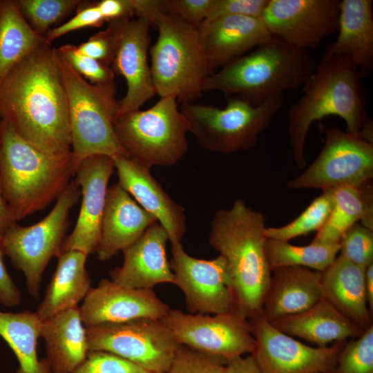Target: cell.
<instances>
[{
	"label": "cell",
	"mask_w": 373,
	"mask_h": 373,
	"mask_svg": "<svg viewBox=\"0 0 373 373\" xmlns=\"http://www.w3.org/2000/svg\"><path fill=\"white\" fill-rule=\"evenodd\" d=\"M150 373H155V372H150Z\"/></svg>",
	"instance_id": "obj_50"
},
{
	"label": "cell",
	"mask_w": 373,
	"mask_h": 373,
	"mask_svg": "<svg viewBox=\"0 0 373 373\" xmlns=\"http://www.w3.org/2000/svg\"><path fill=\"white\" fill-rule=\"evenodd\" d=\"M211 0H163L165 10L198 28L206 19Z\"/></svg>",
	"instance_id": "obj_44"
},
{
	"label": "cell",
	"mask_w": 373,
	"mask_h": 373,
	"mask_svg": "<svg viewBox=\"0 0 373 373\" xmlns=\"http://www.w3.org/2000/svg\"><path fill=\"white\" fill-rule=\"evenodd\" d=\"M362 76L348 59L323 55L304 83L303 94L287 111L293 159L300 169L307 165L305 147L312 124L325 117L344 119L347 133L359 136L370 119Z\"/></svg>",
	"instance_id": "obj_3"
},
{
	"label": "cell",
	"mask_w": 373,
	"mask_h": 373,
	"mask_svg": "<svg viewBox=\"0 0 373 373\" xmlns=\"http://www.w3.org/2000/svg\"><path fill=\"white\" fill-rule=\"evenodd\" d=\"M45 43L24 19L14 0H0V83L30 52Z\"/></svg>",
	"instance_id": "obj_32"
},
{
	"label": "cell",
	"mask_w": 373,
	"mask_h": 373,
	"mask_svg": "<svg viewBox=\"0 0 373 373\" xmlns=\"http://www.w3.org/2000/svg\"><path fill=\"white\" fill-rule=\"evenodd\" d=\"M202 48L214 73L272 39L261 18L223 16L204 20L198 28Z\"/></svg>",
	"instance_id": "obj_22"
},
{
	"label": "cell",
	"mask_w": 373,
	"mask_h": 373,
	"mask_svg": "<svg viewBox=\"0 0 373 373\" xmlns=\"http://www.w3.org/2000/svg\"><path fill=\"white\" fill-rule=\"evenodd\" d=\"M161 321L180 345L227 362L251 354L255 347L250 321L235 312L188 314L170 309Z\"/></svg>",
	"instance_id": "obj_13"
},
{
	"label": "cell",
	"mask_w": 373,
	"mask_h": 373,
	"mask_svg": "<svg viewBox=\"0 0 373 373\" xmlns=\"http://www.w3.org/2000/svg\"><path fill=\"white\" fill-rule=\"evenodd\" d=\"M85 254L70 250L57 258L56 269L36 314L41 321L78 306L91 288Z\"/></svg>",
	"instance_id": "obj_29"
},
{
	"label": "cell",
	"mask_w": 373,
	"mask_h": 373,
	"mask_svg": "<svg viewBox=\"0 0 373 373\" xmlns=\"http://www.w3.org/2000/svg\"><path fill=\"white\" fill-rule=\"evenodd\" d=\"M115 46V30L109 23L105 30L91 36L87 41L77 46V48L82 54L111 66Z\"/></svg>",
	"instance_id": "obj_43"
},
{
	"label": "cell",
	"mask_w": 373,
	"mask_h": 373,
	"mask_svg": "<svg viewBox=\"0 0 373 373\" xmlns=\"http://www.w3.org/2000/svg\"><path fill=\"white\" fill-rule=\"evenodd\" d=\"M339 251V243L311 242L297 246L270 238L265 242V254L271 270L282 267H303L323 271L334 262Z\"/></svg>",
	"instance_id": "obj_33"
},
{
	"label": "cell",
	"mask_w": 373,
	"mask_h": 373,
	"mask_svg": "<svg viewBox=\"0 0 373 373\" xmlns=\"http://www.w3.org/2000/svg\"><path fill=\"white\" fill-rule=\"evenodd\" d=\"M340 256L358 266L366 268L373 263V230L354 224L342 236Z\"/></svg>",
	"instance_id": "obj_38"
},
{
	"label": "cell",
	"mask_w": 373,
	"mask_h": 373,
	"mask_svg": "<svg viewBox=\"0 0 373 373\" xmlns=\"http://www.w3.org/2000/svg\"><path fill=\"white\" fill-rule=\"evenodd\" d=\"M373 1H340L338 35L323 54L350 61L362 77L373 69Z\"/></svg>",
	"instance_id": "obj_25"
},
{
	"label": "cell",
	"mask_w": 373,
	"mask_h": 373,
	"mask_svg": "<svg viewBox=\"0 0 373 373\" xmlns=\"http://www.w3.org/2000/svg\"><path fill=\"white\" fill-rule=\"evenodd\" d=\"M265 217L241 199L214 215L210 245L226 260L235 313L247 319L262 314L271 269L265 254Z\"/></svg>",
	"instance_id": "obj_2"
},
{
	"label": "cell",
	"mask_w": 373,
	"mask_h": 373,
	"mask_svg": "<svg viewBox=\"0 0 373 373\" xmlns=\"http://www.w3.org/2000/svg\"><path fill=\"white\" fill-rule=\"evenodd\" d=\"M118 183L164 228L171 244L181 242L186 232L184 209L152 176L150 168L125 155L113 157Z\"/></svg>",
	"instance_id": "obj_20"
},
{
	"label": "cell",
	"mask_w": 373,
	"mask_h": 373,
	"mask_svg": "<svg viewBox=\"0 0 373 373\" xmlns=\"http://www.w3.org/2000/svg\"><path fill=\"white\" fill-rule=\"evenodd\" d=\"M169 236L156 222L133 243L122 251L124 262L112 269L111 280L134 289H150L161 283L175 284V276L166 253Z\"/></svg>",
	"instance_id": "obj_21"
},
{
	"label": "cell",
	"mask_w": 373,
	"mask_h": 373,
	"mask_svg": "<svg viewBox=\"0 0 373 373\" xmlns=\"http://www.w3.org/2000/svg\"><path fill=\"white\" fill-rule=\"evenodd\" d=\"M334 204L333 189H323L322 193L296 218L280 227L265 228L267 238L289 241L294 238L318 231L327 222Z\"/></svg>",
	"instance_id": "obj_34"
},
{
	"label": "cell",
	"mask_w": 373,
	"mask_h": 373,
	"mask_svg": "<svg viewBox=\"0 0 373 373\" xmlns=\"http://www.w3.org/2000/svg\"><path fill=\"white\" fill-rule=\"evenodd\" d=\"M13 222H15V221L12 220V216L10 213V211L5 203V201L1 194V188H0V236H1Z\"/></svg>",
	"instance_id": "obj_48"
},
{
	"label": "cell",
	"mask_w": 373,
	"mask_h": 373,
	"mask_svg": "<svg viewBox=\"0 0 373 373\" xmlns=\"http://www.w3.org/2000/svg\"><path fill=\"white\" fill-rule=\"evenodd\" d=\"M279 331L316 345L356 338L364 329L342 314L324 297L310 308L270 323Z\"/></svg>",
	"instance_id": "obj_26"
},
{
	"label": "cell",
	"mask_w": 373,
	"mask_h": 373,
	"mask_svg": "<svg viewBox=\"0 0 373 373\" xmlns=\"http://www.w3.org/2000/svg\"><path fill=\"white\" fill-rule=\"evenodd\" d=\"M324 145L316 160L290 180L291 189L359 186L373 177V144L337 127L324 128Z\"/></svg>",
	"instance_id": "obj_12"
},
{
	"label": "cell",
	"mask_w": 373,
	"mask_h": 373,
	"mask_svg": "<svg viewBox=\"0 0 373 373\" xmlns=\"http://www.w3.org/2000/svg\"><path fill=\"white\" fill-rule=\"evenodd\" d=\"M332 373H373V325L345 343Z\"/></svg>",
	"instance_id": "obj_36"
},
{
	"label": "cell",
	"mask_w": 373,
	"mask_h": 373,
	"mask_svg": "<svg viewBox=\"0 0 373 373\" xmlns=\"http://www.w3.org/2000/svg\"><path fill=\"white\" fill-rule=\"evenodd\" d=\"M81 195L72 180L48 213L39 222L23 227L13 222L1 236L5 254L26 278L28 291L38 299L44 272L52 257L58 258L69 225V213Z\"/></svg>",
	"instance_id": "obj_10"
},
{
	"label": "cell",
	"mask_w": 373,
	"mask_h": 373,
	"mask_svg": "<svg viewBox=\"0 0 373 373\" xmlns=\"http://www.w3.org/2000/svg\"><path fill=\"white\" fill-rule=\"evenodd\" d=\"M72 153L50 154L0 120V188L12 220L18 222L57 200L75 175Z\"/></svg>",
	"instance_id": "obj_4"
},
{
	"label": "cell",
	"mask_w": 373,
	"mask_h": 373,
	"mask_svg": "<svg viewBox=\"0 0 373 373\" xmlns=\"http://www.w3.org/2000/svg\"><path fill=\"white\" fill-rule=\"evenodd\" d=\"M316 64L309 50L272 38L209 75L202 91H220L257 106L274 94L302 87Z\"/></svg>",
	"instance_id": "obj_6"
},
{
	"label": "cell",
	"mask_w": 373,
	"mask_h": 373,
	"mask_svg": "<svg viewBox=\"0 0 373 373\" xmlns=\"http://www.w3.org/2000/svg\"><path fill=\"white\" fill-rule=\"evenodd\" d=\"M86 330L89 351L115 354L155 373L167 372L181 345L158 319L101 324Z\"/></svg>",
	"instance_id": "obj_11"
},
{
	"label": "cell",
	"mask_w": 373,
	"mask_h": 373,
	"mask_svg": "<svg viewBox=\"0 0 373 373\" xmlns=\"http://www.w3.org/2000/svg\"><path fill=\"white\" fill-rule=\"evenodd\" d=\"M223 373H261L254 356H238L227 362Z\"/></svg>",
	"instance_id": "obj_47"
},
{
	"label": "cell",
	"mask_w": 373,
	"mask_h": 373,
	"mask_svg": "<svg viewBox=\"0 0 373 373\" xmlns=\"http://www.w3.org/2000/svg\"><path fill=\"white\" fill-rule=\"evenodd\" d=\"M157 222L142 208L118 183L107 189L100 238L95 252L99 260L105 261L123 251L151 224Z\"/></svg>",
	"instance_id": "obj_23"
},
{
	"label": "cell",
	"mask_w": 373,
	"mask_h": 373,
	"mask_svg": "<svg viewBox=\"0 0 373 373\" xmlns=\"http://www.w3.org/2000/svg\"><path fill=\"white\" fill-rule=\"evenodd\" d=\"M338 0H268L261 19L272 38L315 50L338 30Z\"/></svg>",
	"instance_id": "obj_15"
},
{
	"label": "cell",
	"mask_w": 373,
	"mask_h": 373,
	"mask_svg": "<svg viewBox=\"0 0 373 373\" xmlns=\"http://www.w3.org/2000/svg\"><path fill=\"white\" fill-rule=\"evenodd\" d=\"M41 323L36 312H0V336L12 349L19 367L17 373H52L46 358L37 356Z\"/></svg>",
	"instance_id": "obj_31"
},
{
	"label": "cell",
	"mask_w": 373,
	"mask_h": 373,
	"mask_svg": "<svg viewBox=\"0 0 373 373\" xmlns=\"http://www.w3.org/2000/svg\"><path fill=\"white\" fill-rule=\"evenodd\" d=\"M227 361L180 345L166 373H223Z\"/></svg>",
	"instance_id": "obj_39"
},
{
	"label": "cell",
	"mask_w": 373,
	"mask_h": 373,
	"mask_svg": "<svg viewBox=\"0 0 373 373\" xmlns=\"http://www.w3.org/2000/svg\"><path fill=\"white\" fill-rule=\"evenodd\" d=\"M0 117L44 152H71L67 99L57 48L45 42L8 72L0 83Z\"/></svg>",
	"instance_id": "obj_1"
},
{
	"label": "cell",
	"mask_w": 373,
	"mask_h": 373,
	"mask_svg": "<svg viewBox=\"0 0 373 373\" xmlns=\"http://www.w3.org/2000/svg\"><path fill=\"white\" fill-rule=\"evenodd\" d=\"M6 255L0 236V304L6 307H15L21 303L19 290L7 271L4 256Z\"/></svg>",
	"instance_id": "obj_45"
},
{
	"label": "cell",
	"mask_w": 373,
	"mask_h": 373,
	"mask_svg": "<svg viewBox=\"0 0 373 373\" xmlns=\"http://www.w3.org/2000/svg\"><path fill=\"white\" fill-rule=\"evenodd\" d=\"M323 298L322 272L303 267L273 269L262 316L269 323L302 312Z\"/></svg>",
	"instance_id": "obj_24"
},
{
	"label": "cell",
	"mask_w": 373,
	"mask_h": 373,
	"mask_svg": "<svg viewBox=\"0 0 373 373\" xmlns=\"http://www.w3.org/2000/svg\"><path fill=\"white\" fill-rule=\"evenodd\" d=\"M115 354L89 351L86 359L71 373H150Z\"/></svg>",
	"instance_id": "obj_40"
},
{
	"label": "cell",
	"mask_w": 373,
	"mask_h": 373,
	"mask_svg": "<svg viewBox=\"0 0 373 373\" xmlns=\"http://www.w3.org/2000/svg\"><path fill=\"white\" fill-rule=\"evenodd\" d=\"M80 0H14L20 13L39 36L45 37L52 25L76 11Z\"/></svg>",
	"instance_id": "obj_35"
},
{
	"label": "cell",
	"mask_w": 373,
	"mask_h": 373,
	"mask_svg": "<svg viewBox=\"0 0 373 373\" xmlns=\"http://www.w3.org/2000/svg\"><path fill=\"white\" fill-rule=\"evenodd\" d=\"M249 321L255 338L251 354L261 373H332L346 341L312 347L279 331L262 315Z\"/></svg>",
	"instance_id": "obj_14"
},
{
	"label": "cell",
	"mask_w": 373,
	"mask_h": 373,
	"mask_svg": "<svg viewBox=\"0 0 373 373\" xmlns=\"http://www.w3.org/2000/svg\"><path fill=\"white\" fill-rule=\"evenodd\" d=\"M170 267L175 284L182 291L191 314H220L235 312V303L227 271L220 255L200 259L188 254L181 242L171 244Z\"/></svg>",
	"instance_id": "obj_16"
},
{
	"label": "cell",
	"mask_w": 373,
	"mask_h": 373,
	"mask_svg": "<svg viewBox=\"0 0 373 373\" xmlns=\"http://www.w3.org/2000/svg\"><path fill=\"white\" fill-rule=\"evenodd\" d=\"M135 15L157 29L151 48V73L160 97L181 104L194 102L203 93L204 79L213 72L201 46L198 30L165 10L163 0H135Z\"/></svg>",
	"instance_id": "obj_5"
},
{
	"label": "cell",
	"mask_w": 373,
	"mask_h": 373,
	"mask_svg": "<svg viewBox=\"0 0 373 373\" xmlns=\"http://www.w3.org/2000/svg\"><path fill=\"white\" fill-rule=\"evenodd\" d=\"M70 66L86 80L94 85L115 88V73L111 67L88 57L67 44L57 48Z\"/></svg>",
	"instance_id": "obj_37"
},
{
	"label": "cell",
	"mask_w": 373,
	"mask_h": 373,
	"mask_svg": "<svg viewBox=\"0 0 373 373\" xmlns=\"http://www.w3.org/2000/svg\"><path fill=\"white\" fill-rule=\"evenodd\" d=\"M84 325L78 306L41 321L40 335L52 373H71L86 359L89 350Z\"/></svg>",
	"instance_id": "obj_27"
},
{
	"label": "cell",
	"mask_w": 373,
	"mask_h": 373,
	"mask_svg": "<svg viewBox=\"0 0 373 373\" xmlns=\"http://www.w3.org/2000/svg\"><path fill=\"white\" fill-rule=\"evenodd\" d=\"M113 169V158L106 155L88 156L77 165L75 180L80 188L82 205L76 224L64 242L62 253L75 250L88 256L95 252Z\"/></svg>",
	"instance_id": "obj_19"
},
{
	"label": "cell",
	"mask_w": 373,
	"mask_h": 373,
	"mask_svg": "<svg viewBox=\"0 0 373 373\" xmlns=\"http://www.w3.org/2000/svg\"><path fill=\"white\" fill-rule=\"evenodd\" d=\"M268 0H211L205 20L223 16L261 18Z\"/></svg>",
	"instance_id": "obj_42"
},
{
	"label": "cell",
	"mask_w": 373,
	"mask_h": 373,
	"mask_svg": "<svg viewBox=\"0 0 373 373\" xmlns=\"http://www.w3.org/2000/svg\"><path fill=\"white\" fill-rule=\"evenodd\" d=\"M365 287L367 304L370 311L373 310V263L365 269Z\"/></svg>",
	"instance_id": "obj_49"
},
{
	"label": "cell",
	"mask_w": 373,
	"mask_h": 373,
	"mask_svg": "<svg viewBox=\"0 0 373 373\" xmlns=\"http://www.w3.org/2000/svg\"><path fill=\"white\" fill-rule=\"evenodd\" d=\"M96 3L104 21L131 19L135 15L131 0H102Z\"/></svg>",
	"instance_id": "obj_46"
},
{
	"label": "cell",
	"mask_w": 373,
	"mask_h": 373,
	"mask_svg": "<svg viewBox=\"0 0 373 373\" xmlns=\"http://www.w3.org/2000/svg\"><path fill=\"white\" fill-rule=\"evenodd\" d=\"M79 309L86 327L137 318L161 320L170 307L153 289L129 288L103 278L90 288Z\"/></svg>",
	"instance_id": "obj_18"
},
{
	"label": "cell",
	"mask_w": 373,
	"mask_h": 373,
	"mask_svg": "<svg viewBox=\"0 0 373 373\" xmlns=\"http://www.w3.org/2000/svg\"><path fill=\"white\" fill-rule=\"evenodd\" d=\"M57 58L66 95L75 169L83 160L93 155L128 157L113 128L119 108L116 88L90 84L70 66L57 49Z\"/></svg>",
	"instance_id": "obj_7"
},
{
	"label": "cell",
	"mask_w": 373,
	"mask_h": 373,
	"mask_svg": "<svg viewBox=\"0 0 373 373\" xmlns=\"http://www.w3.org/2000/svg\"><path fill=\"white\" fill-rule=\"evenodd\" d=\"M368 181L359 186L333 189L334 204L324 226L312 242L339 243L342 236L361 220L364 227L373 230L372 186Z\"/></svg>",
	"instance_id": "obj_30"
},
{
	"label": "cell",
	"mask_w": 373,
	"mask_h": 373,
	"mask_svg": "<svg viewBox=\"0 0 373 373\" xmlns=\"http://www.w3.org/2000/svg\"><path fill=\"white\" fill-rule=\"evenodd\" d=\"M113 128L128 157L150 169L175 165L188 151L187 123L173 97L117 115Z\"/></svg>",
	"instance_id": "obj_9"
},
{
	"label": "cell",
	"mask_w": 373,
	"mask_h": 373,
	"mask_svg": "<svg viewBox=\"0 0 373 373\" xmlns=\"http://www.w3.org/2000/svg\"><path fill=\"white\" fill-rule=\"evenodd\" d=\"M365 269L338 256L321 271L323 297L364 330L373 325L366 298Z\"/></svg>",
	"instance_id": "obj_28"
},
{
	"label": "cell",
	"mask_w": 373,
	"mask_h": 373,
	"mask_svg": "<svg viewBox=\"0 0 373 373\" xmlns=\"http://www.w3.org/2000/svg\"><path fill=\"white\" fill-rule=\"evenodd\" d=\"M283 104V93H276L257 106L232 96L223 108L187 102L180 110L204 149L229 154L254 148Z\"/></svg>",
	"instance_id": "obj_8"
},
{
	"label": "cell",
	"mask_w": 373,
	"mask_h": 373,
	"mask_svg": "<svg viewBox=\"0 0 373 373\" xmlns=\"http://www.w3.org/2000/svg\"><path fill=\"white\" fill-rule=\"evenodd\" d=\"M115 30V46L111 67L122 76L127 91L119 102L117 115L139 110L156 91L147 62L151 25L144 18L110 21Z\"/></svg>",
	"instance_id": "obj_17"
},
{
	"label": "cell",
	"mask_w": 373,
	"mask_h": 373,
	"mask_svg": "<svg viewBox=\"0 0 373 373\" xmlns=\"http://www.w3.org/2000/svg\"><path fill=\"white\" fill-rule=\"evenodd\" d=\"M104 21L96 3L83 1L75 15L62 24L52 28L46 33L44 41L51 45L55 39L68 32L86 27H100Z\"/></svg>",
	"instance_id": "obj_41"
}]
</instances>
